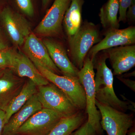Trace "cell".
Returning a JSON list of instances; mask_svg holds the SVG:
<instances>
[{
	"instance_id": "obj_6",
	"label": "cell",
	"mask_w": 135,
	"mask_h": 135,
	"mask_svg": "<svg viewBox=\"0 0 135 135\" xmlns=\"http://www.w3.org/2000/svg\"><path fill=\"white\" fill-rule=\"evenodd\" d=\"M95 104L101 115L100 123L103 130L108 135H127L134 124L133 114L104 105L96 100Z\"/></svg>"
},
{
	"instance_id": "obj_8",
	"label": "cell",
	"mask_w": 135,
	"mask_h": 135,
	"mask_svg": "<svg viewBox=\"0 0 135 135\" xmlns=\"http://www.w3.org/2000/svg\"><path fill=\"white\" fill-rule=\"evenodd\" d=\"M71 0H55L45 16L35 29L36 35L56 36L62 31V25L66 11Z\"/></svg>"
},
{
	"instance_id": "obj_30",
	"label": "cell",
	"mask_w": 135,
	"mask_h": 135,
	"mask_svg": "<svg viewBox=\"0 0 135 135\" xmlns=\"http://www.w3.org/2000/svg\"><path fill=\"white\" fill-rule=\"evenodd\" d=\"M50 1L51 0H42V5L44 7H46Z\"/></svg>"
},
{
	"instance_id": "obj_7",
	"label": "cell",
	"mask_w": 135,
	"mask_h": 135,
	"mask_svg": "<svg viewBox=\"0 0 135 135\" xmlns=\"http://www.w3.org/2000/svg\"><path fill=\"white\" fill-rule=\"evenodd\" d=\"M62 118L56 112L42 108L20 127L16 135H47Z\"/></svg>"
},
{
	"instance_id": "obj_5",
	"label": "cell",
	"mask_w": 135,
	"mask_h": 135,
	"mask_svg": "<svg viewBox=\"0 0 135 135\" xmlns=\"http://www.w3.org/2000/svg\"><path fill=\"white\" fill-rule=\"evenodd\" d=\"M39 72L50 82L56 86L71 100L77 109H86V99L84 88L77 77L56 74L39 64H34Z\"/></svg>"
},
{
	"instance_id": "obj_13",
	"label": "cell",
	"mask_w": 135,
	"mask_h": 135,
	"mask_svg": "<svg viewBox=\"0 0 135 135\" xmlns=\"http://www.w3.org/2000/svg\"><path fill=\"white\" fill-rule=\"evenodd\" d=\"M42 42L53 62L62 74L68 77H78L79 70L73 65L63 44L52 39H45Z\"/></svg>"
},
{
	"instance_id": "obj_1",
	"label": "cell",
	"mask_w": 135,
	"mask_h": 135,
	"mask_svg": "<svg viewBox=\"0 0 135 135\" xmlns=\"http://www.w3.org/2000/svg\"><path fill=\"white\" fill-rule=\"evenodd\" d=\"M108 59L104 50L98 53L93 60L95 75L96 100L100 103L126 112L128 110L135 111V104L128 100L122 101L117 97L113 89V75L106 64Z\"/></svg>"
},
{
	"instance_id": "obj_27",
	"label": "cell",
	"mask_w": 135,
	"mask_h": 135,
	"mask_svg": "<svg viewBox=\"0 0 135 135\" xmlns=\"http://www.w3.org/2000/svg\"><path fill=\"white\" fill-rule=\"evenodd\" d=\"M5 125V112L0 109V135H2L3 131Z\"/></svg>"
},
{
	"instance_id": "obj_3",
	"label": "cell",
	"mask_w": 135,
	"mask_h": 135,
	"mask_svg": "<svg viewBox=\"0 0 135 135\" xmlns=\"http://www.w3.org/2000/svg\"><path fill=\"white\" fill-rule=\"evenodd\" d=\"M93 62L88 56L84 59V64L78 73V78L84 88L86 99V113L88 121L96 131L98 135L103 133L101 127V117L96 105L95 89Z\"/></svg>"
},
{
	"instance_id": "obj_12",
	"label": "cell",
	"mask_w": 135,
	"mask_h": 135,
	"mask_svg": "<svg viewBox=\"0 0 135 135\" xmlns=\"http://www.w3.org/2000/svg\"><path fill=\"white\" fill-rule=\"evenodd\" d=\"M104 51L113 69V75H121L135 66V44L114 47Z\"/></svg>"
},
{
	"instance_id": "obj_28",
	"label": "cell",
	"mask_w": 135,
	"mask_h": 135,
	"mask_svg": "<svg viewBox=\"0 0 135 135\" xmlns=\"http://www.w3.org/2000/svg\"><path fill=\"white\" fill-rule=\"evenodd\" d=\"M8 48V45L4 41L0 32V51L4 50Z\"/></svg>"
},
{
	"instance_id": "obj_20",
	"label": "cell",
	"mask_w": 135,
	"mask_h": 135,
	"mask_svg": "<svg viewBox=\"0 0 135 135\" xmlns=\"http://www.w3.org/2000/svg\"><path fill=\"white\" fill-rule=\"evenodd\" d=\"M119 9L118 0H109L100 9L99 15L100 22L106 31L119 28L118 17Z\"/></svg>"
},
{
	"instance_id": "obj_15",
	"label": "cell",
	"mask_w": 135,
	"mask_h": 135,
	"mask_svg": "<svg viewBox=\"0 0 135 135\" xmlns=\"http://www.w3.org/2000/svg\"><path fill=\"white\" fill-rule=\"evenodd\" d=\"M42 108L37 94H35L21 109L11 117L4 126L2 135H16L20 127L34 114Z\"/></svg>"
},
{
	"instance_id": "obj_24",
	"label": "cell",
	"mask_w": 135,
	"mask_h": 135,
	"mask_svg": "<svg viewBox=\"0 0 135 135\" xmlns=\"http://www.w3.org/2000/svg\"><path fill=\"white\" fill-rule=\"evenodd\" d=\"M119 6V22H125L126 21V14L127 10L129 7L133 0H118Z\"/></svg>"
},
{
	"instance_id": "obj_14",
	"label": "cell",
	"mask_w": 135,
	"mask_h": 135,
	"mask_svg": "<svg viewBox=\"0 0 135 135\" xmlns=\"http://www.w3.org/2000/svg\"><path fill=\"white\" fill-rule=\"evenodd\" d=\"M10 69L18 77L31 80L37 86L47 85L50 83L32 62L21 51H15Z\"/></svg>"
},
{
	"instance_id": "obj_31",
	"label": "cell",
	"mask_w": 135,
	"mask_h": 135,
	"mask_svg": "<svg viewBox=\"0 0 135 135\" xmlns=\"http://www.w3.org/2000/svg\"><path fill=\"white\" fill-rule=\"evenodd\" d=\"M3 71H2V70H0V76L2 75V74L3 73Z\"/></svg>"
},
{
	"instance_id": "obj_9",
	"label": "cell",
	"mask_w": 135,
	"mask_h": 135,
	"mask_svg": "<svg viewBox=\"0 0 135 135\" xmlns=\"http://www.w3.org/2000/svg\"><path fill=\"white\" fill-rule=\"evenodd\" d=\"M0 19L7 34L15 46L20 47L31 32L30 23L24 17L8 8L0 13Z\"/></svg>"
},
{
	"instance_id": "obj_26",
	"label": "cell",
	"mask_w": 135,
	"mask_h": 135,
	"mask_svg": "<svg viewBox=\"0 0 135 135\" xmlns=\"http://www.w3.org/2000/svg\"><path fill=\"white\" fill-rule=\"evenodd\" d=\"M118 79L120 80L123 84L130 89L131 90L135 91V81L129 79H126L125 77H122L120 75L117 77Z\"/></svg>"
},
{
	"instance_id": "obj_23",
	"label": "cell",
	"mask_w": 135,
	"mask_h": 135,
	"mask_svg": "<svg viewBox=\"0 0 135 135\" xmlns=\"http://www.w3.org/2000/svg\"><path fill=\"white\" fill-rule=\"evenodd\" d=\"M77 129L70 135H98L88 121L85 122Z\"/></svg>"
},
{
	"instance_id": "obj_4",
	"label": "cell",
	"mask_w": 135,
	"mask_h": 135,
	"mask_svg": "<svg viewBox=\"0 0 135 135\" xmlns=\"http://www.w3.org/2000/svg\"><path fill=\"white\" fill-rule=\"evenodd\" d=\"M36 94L42 108L56 112L63 117L73 116L80 111L65 93L51 83L37 86Z\"/></svg>"
},
{
	"instance_id": "obj_22",
	"label": "cell",
	"mask_w": 135,
	"mask_h": 135,
	"mask_svg": "<svg viewBox=\"0 0 135 135\" xmlns=\"http://www.w3.org/2000/svg\"><path fill=\"white\" fill-rule=\"evenodd\" d=\"M16 2L24 14L29 17L33 16L34 10L31 0H16Z\"/></svg>"
},
{
	"instance_id": "obj_17",
	"label": "cell",
	"mask_w": 135,
	"mask_h": 135,
	"mask_svg": "<svg viewBox=\"0 0 135 135\" xmlns=\"http://www.w3.org/2000/svg\"><path fill=\"white\" fill-rule=\"evenodd\" d=\"M84 2V0H71L66 11L63 23L68 38L75 34L82 24V10Z\"/></svg>"
},
{
	"instance_id": "obj_18",
	"label": "cell",
	"mask_w": 135,
	"mask_h": 135,
	"mask_svg": "<svg viewBox=\"0 0 135 135\" xmlns=\"http://www.w3.org/2000/svg\"><path fill=\"white\" fill-rule=\"evenodd\" d=\"M37 92V86L31 80L25 81L22 90L11 101L5 109V124L11 116L23 106L29 99Z\"/></svg>"
},
{
	"instance_id": "obj_16",
	"label": "cell",
	"mask_w": 135,
	"mask_h": 135,
	"mask_svg": "<svg viewBox=\"0 0 135 135\" xmlns=\"http://www.w3.org/2000/svg\"><path fill=\"white\" fill-rule=\"evenodd\" d=\"M10 70L3 71L0 76V109L4 111L21 91L25 81Z\"/></svg>"
},
{
	"instance_id": "obj_2",
	"label": "cell",
	"mask_w": 135,
	"mask_h": 135,
	"mask_svg": "<svg viewBox=\"0 0 135 135\" xmlns=\"http://www.w3.org/2000/svg\"><path fill=\"white\" fill-rule=\"evenodd\" d=\"M100 41L98 27L88 21L82 23L75 34L68 37L71 61L77 69L80 70L82 68L89 51Z\"/></svg>"
},
{
	"instance_id": "obj_19",
	"label": "cell",
	"mask_w": 135,
	"mask_h": 135,
	"mask_svg": "<svg viewBox=\"0 0 135 135\" xmlns=\"http://www.w3.org/2000/svg\"><path fill=\"white\" fill-rule=\"evenodd\" d=\"M79 111L73 116L63 117L47 135H70L85 122L86 114Z\"/></svg>"
},
{
	"instance_id": "obj_11",
	"label": "cell",
	"mask_w": 135,
	"mask_h": 135,
	"mask_svg": "<svg viewBox=\"0 0 135 135\" xmlns=\"http://www.w3.org/2000/svg\"><path fill=\"white\" fill-rule=\"evenodd\" d=\"M24 54L34 64H39L58 75L62 74L51 59L43 42L35 33H31L23 44Z\"/></svg>"
},
{
	"instance_id": "obj_10",
	"label": "cell",
	"mask_w": 135,
	"mask_h": 135,
	"mask_svg": "<svg viewBox=\"0 0 135 135\" xmlns=\"http://www.w3.org/2000/svg\"><path fill=\"white\" fill-rule=\"evenodd\" d=\"M135 44V26L107 31L104 38L91 48L87 56L93 62L98 53L102 51L114 47Z\"/></svg>"
},
{
	"instance_id": "obj_25",
	"label": "cell",
	"mask_w": 135,
	"mask_h": 135,
	"mask_svg": "<svg viewBox=\"0 0 135 135\" xmlns=\"http://www.w3.org/2000/svg\"><path fill=\"white\" fill-rule=\"evenodd\" d=\"M127 22L130 23H134L135 22V0H133L130 6L128 8L126 14Z\"/></svg>"
},
{
	"instance_id": "obj_21",
	"label": "cell",
	"mask_w": 135,
	"mask_h": 135,
	"mask_svg": "<svg viewBox=\"0 0 135 135\" xmlns=\"http://www.w3.org/2000/svg\"><path fill=\"white\" fill-rule=\"evenodd\" d=\"M15 52L8 48L0 51V70L11 68Z\"/></svg>"
},
{
	"instance_id": "obj_29",
	"label": "cell",
	"mask_w": 135,
	"mask_h": 135,
	"mask_svg": "<svg viewBox=\"0 0 135 135\" xmlns=\"http://www.w3.org/2000/svg\"><path fill=\"white\" fill-rule=\"evenodd\" d=\"M127 134L128 135H135V131L134 129H130L128 131Z\"/></svg>"
}]
</instances>
